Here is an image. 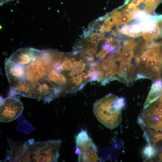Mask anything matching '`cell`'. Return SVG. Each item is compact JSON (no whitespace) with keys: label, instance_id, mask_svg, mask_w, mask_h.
Returning a JSON list of instances; mask_svg holds the SVG:
<instances>
[{"label":"cell","instance_id":"5","mask_svg":"<svg viewBox=\"0 0 162 162\" xmlns=\"http://www.w3.org/2000/svg\"><path fill=\"white\" fill-rule=\"evenodd\" d=\"M62 89L49 79L41 78L34 85L33 98L49 102L60 95Z\"/></svg>","mask_w":162,"mask_h":162},{"label":"cell","instance_id":"11","mask_svg":"<svg viewBox=\"0 0 162 162\" xmlns=\"http://www.w3.org/2000/svg\"><path fill=\"white\" fill-rule=\"evenodd\" d=\"M162 94V81L159 79L153 82L148 95L144 104V109L147 107Z\"/></svg>","mask_w":162,"mask_h":162},{"label":"cell","instance_id":"3","mask_svg":"<svg viewBox=\"0 0 162 162\" xmlns=\"http://www.w3.org/2000/svg\"><path fill=\"white\" fill-rule=\"evenodd\" d=\"M124 98L110 93L94 103L93 112L98 120L106 127L113 129L122 120Z\"/></svg>","mask_w":162,"mask_h":162},{"label":"cell","instance_id":"6","mask_svg":"<svg viewBox=\"0 0 162 162\" xmlns=\"http://www.w3.org/2000/svg\"><path fill=\"white\" fill-rule=\"evenodd\" d=\"M52 68L51 63L47 57L41 53L36 60L26 66L25 68L26 78L32 82L35 83L46 75Z\"/></svg>","mask_w":162,"mask_h":162},{"label":"cell","instance_id":"10","mask_svg":"<svg viewBox=\"0 0 162 162\" xmlns=\"http://www.w3.org/2000/svg\"><path fill=\"white\" fill-rule=\"evenodd\" d=\"M34 85L28 80H25L14 86L11 90V95L19 94L21 96L33 98Z\"/></svg>","mask_w":162,"mask_h":162},{"label":"cell","instance_id":"7","mask_svg":"<svg viewBox=\"0 0 162 162\" xmlns=\"http://www.w3.org/2000/svg\"><path fill=\"white\" fill-rule=\"evenodd\" d=\"M24 106L17 98L8 97L3 100L0 105V121L8 122L16 119L22 113Z\"/></svg>","mask_w":162,"mask_h":162},{"label":"cell","instance_id":"18","mask_svg":"<svg viewBox=\"0 0 162 162\" xmlns=\"http://www.w3.org/2000/svg\"><path fill=\"white\" fill-rule=\"evenodd\" d=\"M147 30H148V29H147ZM142 34H143V33H142Z\"/></svg>","mask_w":162,"mask_h":162},{"label":"cell","instance_id":"4","mask_svg":"<svg viewBox=\"0 0 162 162\" xmlns=\"http://www.w3.org/2000/svg\"><path fill=\"white\" fill-rule=\"evenodd\" d=\"M75 153L77 154L79 162H100L97 148L87 131L83 130L76 137Z\"/></svg>","mask_w":162,"mask_h":162},{"label":"cell","instance_id":"2","mask_svg":"<svg viewBox=\"0 0 162 162\" xmlns=\"http://www.w3.org/2000/svg\"><path fill=\"white\" fill-rule=\"evenodd\" d=\"M62 141L60 139L36 142L32 139L17 143L16 154L18 162H57Z\"/></svg>","mask_w":162,"mask_h":162},{"label":"cell","instance_id":"14","mask_svg":"<svg viewBox=\"0 0 162 162\" xmlns=\"http://www.w3.org/2000/svg\"><path fill=\"white\" fill-rule=\"evenodd\" d=\"M154 135L157 136L159 140H162V134H157Z\"/></svg>","mask_w":162,"mask_h":162},{"label":"cell","instance_id":"12","mask_svg":"<svg viewBox=\"0 0 162 162\" xmlns=\"http://www.w3.org/2000/svg\"><path fill=\"white\" fill-rule=\"evenodd\" d=\"M162 0H145L143 2L145 10L148 13L152 15Z\"/></svg>","mask_w":162,"mask_h":162},{"label":"cell","instance_id":"1","mask_svg":"<svg viewBox=\"0 0 162 162\" xmlns=\"http://www.w3.org/2000/svg\"><path fill=\"white\" fill-rule=\"evenodd\" d=\"M134 63L137 69V79L148 78L153 82L160 79L162 67V44L146 43L136 50Z\"/></svg>","mask_w":162,"mask_h":162},{"label":"cell","instance_id":"17","mask_svg":"<svg viewBox=\"0 0 162 162\" xmlns=\"http://www.w3.org/2000/svg\"><path fill=\"white\" fill-rule=\"evenodd\" d=\"M159 157L162 160V153L159 155Z\"/></svg>","mask_w":162,"mask_h":162},{"label":"cell","instance_id":"9","mask_svg":"<svg viewBox=\"0 0 162 162\" xmlns=\"http://www.w3.org/2000/svg\"><path fill=\"white\" fill-rule=\"evenodd\" d=\"M42 51L31 48H20L13 53L8 59L15 63L24 65L36 60Z\"/></svg>","mask_w":162,"mask_h":162},{"label":"cell","instance_id":"15","mask_svg":"<svg viewBox=\"0 0 162 162\" xmlns=\"http://www.w3.org/2000/svg\"><path fill=\"white\" fill-rule=\"evenodd\" d=\"M14 0H0V4L1 5H2V4L7 2L13 1Z\"/></svg>","mask_w":162,"mask_h":162},{"label":"cell","instance_id":"13","mask_svg":"<svg viewBox=\"0 0 162 162\" xmlns=\"http://www.w3.org/2000/svg\"><path fill=\"white\" fill-rule=\"evenodd\" d=\"M155 150L153 146L149 144L144 148L143 153L144 156L148 158L154 156L155 154Z\"/></svg>","mask_w":162,"mask_h":162},{"label":"cell","instance_id":"16","mask_svg":"<svg viewBox=\"0 0 162 162\" xmlns=\"http://www.w3.org/2000/svg\"><path fill=\"white\" fill-rule=\"evenodd\" d=\"M160 77V79H161V80L162 81V67L161 69Z\"/></svg>","mask_w":162,"mask_h":162},{"label":"cell","instance_id":"8","mask_svg":"<svg viewBox=\"0 0 162 162\" xmlns=\"http://www.w3.org/2000/svg\"><path fill=\"white\" fill-rule=\"evenodd\" d=\"M6 75L9 83L15 86L26 80L24 65L13 62L8 59L5 63Z\"/></svg>","mask_w":162,"mask_h":162}]
</instances>
